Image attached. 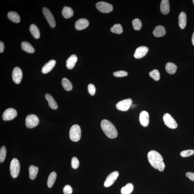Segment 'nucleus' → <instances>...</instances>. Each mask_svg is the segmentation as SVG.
<instances>
[{"instance_id":"nucleus-29","label":"nucleus","mask_w":194,"mask_h":194,"mask_svg":"<svg viewBox=\"0 0 194 194\" xmlns=\"http://www.w3.org/2000/svg\"><path fill=\"white\" fill-rule=\"evenodd\" d=\"M134 186L132 183H128L121 188L122 194H130L134 190Z\"/></svg>"},{"instance_id":"nucleus-35","label":"nucleus","mask_w":194,"mask_h":194,"mask_svg":"<svg viewBox=\"0 0 194 194\" xmlns=\"http://www.w3.org/2000/svg\"><path fill=\"white\" fill-rule=\"evenodd\" d=\"M194 150H184L180 153L181 156L183 157H187L193 155Z\"/></svg>"},{"instance_id":"nucleus-12","label":"nucleus","mask_w":194,"mask_h":194,"mask_svg":"<svg viewBox=\"0 0 194 194\" xmlns=\"http://www.w3.org/2000/svg\"><path fill=\"white\" fill-rule=\"evenodd\" d=\"M12 79L15 83L18 84L22 81V72L20 68L16 67L14 68L12 71Z\"/></svg>"},{"instance_id":"nucleus-9","label":"nucleus","mask_w":194,"mask_h":194,"mask_svg":"<svg viewBox=\"0 0 194 194\" xmlns=\"http://www.w3.org/2000/svg\"><path fill=\"white\" fill-rule=\"evenodd\" d=\"M17 111L13 108H8L3 113L2 119L5 121H8L13 119L17 116Z\"/></svg>"},{"instance_id":"nucleus-20","label":"nucleus","mask_w":194,"mask_h":194,"mask_svg":"<svg viewBox=\"0 0 194 194\" xmlns=\"http://www.w3.org/2000/svg\"><path fill=\"white\" fill-rule=\"evenodd\" d=\"M77 58L76 55H73L71 56L66 61V66L68 69H72L75 67L76 64Z\"/></svg>"},{"instance_id":"nucleus-18","label":"nucleus","mask_w":194,"mask_h":194,"mask_svg":"<svg viewBox=\"0 0 194 194\" xmlns=\"http://www.w3.org/2000/svg\"><path fill=\"white\" fill-rule=\"evenodd\" d=\"M160 10L164 15H167L170 11V4L168 0H162L161 3Z\"/></svg>"},{"instance_id":"nucleus-2","label":"nucleus","mask_w":194,"mask_h":194,"mask_svg":"<svg viewBox=\"0 0 194 194\" xmlns=\"http://www.w3.org/2000/svg\"><path fill=\"white\" fill-rule=\"evenodd\" d=\"M101 126L103 132L108 137L113 139L117 137L118 132L116 128L109 120H103L101 122Z\"/></svg>"},{"instance_id":"nucleus-40","label":"nucleus","mask_w":194,"mask_h":194,"mask_svg":"<svg viewBox=\"0 0 194 194\" xmlns=\"http://www.w3.org/2000/svg\"><path fill=\"white\" fill-rule=\"evenodd\" d=\"M186 176L189 178L190 179L194 181V173L191 172H188L186 173Z\"/></svg>"},{"instance_id":"nucleus-31","label":"nucleus","mask_w":194,"mask_h":194,"mask_svg":"<svg viewBox=\"0 0 194 194\" xmlns=\"http://www.w3.org/2000/svg\"><path fill=\"white\" fill-rule=\"evenodd\" d=\"M112 32L115 34H120L123 32V28L121 24H116L112 27L111 29Z\"/></svg>"},{"instance_id":"nucleus-15","label":"nucleus","mask_w":194,"mask_h":194,"mask_svg":"<svg viewBox=\"0 0 194 194\" xmlns=\"http://www.w3.org/2000/svg\"><path fill=\"white\" fill-rule=\"evenodd\" d=\"M89 21L85 18H81L77 21L75 24V27L78 30H81L88 27Z\"/></svg>"},{"instance_id":"nucleus-30","label":"nucleus","mask_w":194,"mask_h":194,"mask_svg":"<svg viewBox=\"0 0 194 194\" xmlns=\"http://www.w3.org/2000/svg\"><path fill=\"white\" fill-rule=\"evenodd\" d=\"M57 178V174L55 172H52L49 176L48 181H47V185L49 188H51L55 183Z\"/></svg>"},{"instance_id":"nucleus-3","label":"nucleus","mask_w":194,"mask_h":194,"mask_svg":"<svg viewBox=\"0 0 194 194\" xmlns=\"http://www.w3.org/2000/svg\"><path fill=\"white\" fill-rule=\"evenodd\" d=\"M81 131L79 125H73L69 131V137L72 141L74 142L79 141L81 139Z\"/></svg>"},{"instance_id":"nucleus-22","label":"nucleus","mask_w":194,"mask_h":194,"mask_svg":"<svg viewBox=\"0 0 194 194\" xmlns=\"http://www.w3.org/2000/svg\"><path fill=\"white\" fill-rule=\"evenodd\" d=\"M23 50L27 53H32L35 52V49L30 43L27 41H23L21 44Z\"/></svg>"},{"instance_id":"nucleus-43","label":"nucleus","mask_w":194,"mask_h":194,"mask_svg":"<svg viewBox=\"0 0 194 194\" xmlns=\"http://www.w3.org/2000/svg\"><path fill=\"white\" fill-rule=\"evenodd\" d=\"M192 2H193V4H194V0H193V1H192Z\"/></svg>"},{"instance_id":"nucleus-38","label":"nucleus","mask_w":194,"mask_h":194,"mask_svg":"<svg viewBox=\"0 0 194 194\" xmlns=\"http://www.w3.org/2000/svg\"><path fill=\"white\" fill-rule=\"evenodd\" d=\"M88 91L90 95L93 96L95 95L96 92V88L93 84H90L88 86Z\"/></svg>"},{"instance_id":"nucleus-13","label":"nucleus","mask_w":194,"mask_h":194,"mask_svg":"<svg viewBox=\"0 0 194 194\" xmlns=\"http://www.w3.org/2000/svg\"><path fill=\"white\" fill-rule=\"evenodd\" d=\"M148 51V49L147 47L140 46L136 49L134 54V57L138 59L142 58L146 55Z\"/></svg>"},{"instance_id":"nucleus-4","label":"nucleus","mask_w":194,"mask_h":194,"mask_svg":"<svg viewBox=\"0 0 194 194\" xmlns=\"http://www.w3.org/2000/svg\"><path fill=\"white\" fill-rule=\"evenodd\" d=\"M20 165L19 161L16 158H14L11 161L10 165V174L13 178H16L20 172Z\"/></svg>"},{"instance_id":"nucleus-19","label":"nucleus","mask_w":194,"mask_h":194,"mask_svg":"<svg viewBox=\"0 0 194 194\" xmlns=\"http://www.w3.org/2000/svg\"><path fill=\"white\" fill-rule=\"evenodd\" d=\"M45 98L48 101L49 107L53 109H57L58 108V105L55 99L52 96L49 94H46L45 95Z\"/></svg>"},{"instance_id":"nucleus-27","label":"nucleus","mask_w":194,"mask_h":194,"mask_svg":"<svg viewBox=\"0 0 194 194\" xmlns=\"http://www.w3.org/2000/svg\"><path fill=\"white\" fill-rule=\"evenodd\" d=\"M30 31L31 34L35 38L38 39L40 37V33L39 29L35 24H31L30 27Z\"/></svg>"},{"instance_id":"nucleus-6","label":"nucleus","mask_w":194,"mask_h":194,"mask_svg":"<svg viewBox=\"0 0 194 194\" xmlns=\"http://www.w3.org/2000/svg\"><path fill=\"white\" fill-rule=\"evenodd\" d=\"M133 101L132 99H127L119 101L116 104V108L119 111H127L132 105Z\"/></svg>"},{"instance_id":"nucleus-42","label":"nucleus","mask_w":194,"mask_h":194,"mask_svg":"<svg viewBox=\"0 0 194 194\" xmlns=\"http://www.w3.org/2000/svg\"><path fill=\"white\" fill-rule=\"evenodd\" d=\"M192 44H193V46H194V32L193 33V35H192Z\"/></svg>"},{"instance_id":"nucleus-26","label":"nucleus","mask_w":194,"mask_h":194,"mask_svg":"<svg viewBox=\"0 0 194 194\" xmlns=\"http://www.w3.org/2000/svg\"><path fill=\"white\" fill-rule=\"evenodd\" d=\"M38 169L34 165H30L29 167V177L31 180H34L37 175Z\"/></svg>"},{"instance_id":"nucleus-36","label":"nucleus","mask_w":194,"mask_h":194,"mask_svg":"<svg viewBox=\"0 0 194 194\" xmlns=\"http://www.w3.org/2000/svg\"><path fill=\"white\" fill-rule=\"evenodd\" d=\"M80 162L78 159L76 157H73L71 160L72 167L74 169H77L79 167Z\"/></svg>"},{"instance_id":"nucleus-1","label":"nucleus","mask_w":194,"mask_h":194,"mask_svg":"<svg viewBox=\"0 0 194 194\" xmlns=\"http://www.w3.org/2000/svg\"><path fill=\"white\" fill-rule=\"evenodd\" d=\"M148 162L153 167L162 172L165 167L163 158L161 155L155 150L148 152Z\"/></svg>"},{"instance_id":"nucleus-28","label":"nucleus","mask_w":194,"mask_h":194,"mask_svg":"<svg viewBox=\"0 0 194 194\" xmlns=\"http://www.w3.org/2000/svg\"><path fill=\"white\" fill-rule=\"evenodd\" d=\"M62 84L64 89L67 91H70L72 90L73 86L70 81L66 78H63L62 81Z\"/></svg>"},{"instance_id":"nucleus-24","label":"nucleus","mask_w":194,"mask_h":194,"mask_svg":"<svg viewBox=\"0 0 194 194\" xmlns=\"http://www.w3.org/2000/svg\"><path fill=\"white\" fill-rule=\"evenodd\" d=\"M62 14L64 18H69L73 15V11L72 9L67 6H65L63 8Z\"/></svg>"},{"instance_id":"nucleus-7","label":"nucleus","mask_w":194,"mask_h":194,"mask_svg":"<svg viewBox=\"0 0 194 194\" xmlns=\"http://www.w3.org/2000/svg\"><path fill=\"white\" fill-rule=\"evenodd\" d=\"M163 121L165 125L169 128L174 129L178 127V124L175 120L169 113H165L164 115Z\"/></svg>"},{"instance_id":"nucleus-37","label":"nucleus","mask_w":194,"mask_h":194,"mask_svg":"<svg viewBox=\"0 0 194 194\" xmlns=\"http://www.w3.org/2000/svg\"><path fill=\"white\" fill-rule=\"evenodd\" d=\"M113 75L115 77H122L126 76L128 75V73L124 71H119L114 72Z\"/></svg>"},{"instance_id":"nucleus-10","label":"nucleus","mask_w":194,"mask_h":194,"mask_svg":"<svg viewBox=\"0 0 194 194\" xmlns=\"http://www.w3.org/2000/svg\"><path fill=\"white\" fill-rule=\"evenodd\" d=\"M43 12L50 27L52 28L55 27L56 25L55 21L51 12L48 9L45 7L43 8Z\"/></svg>"},{"instance_id":"nucleus-11","label":"nucleus","mask_w":194,"mask_h":194,"mask_svg":"<svg viewBox=\"0 0 194 194\" xmlns=\"http://www.w3.org/2000/svg\"><path fill=\"white\" fill-rule=\"evenodd\" d=\"M119 175V173L117 171L112 172L106 178L104 183V186L106 187H108L111 186L117 179Z\"/></svg>"},{"instance_id":"nucleus-21","label":"nucleus","mask_w":194,"mask_h":194,"mask_svg":"<svg viewBox=\"0 0 194 194\" xmlns=\"http://www.w3.org/2000/svg\"><path fill=\"white\" fill-rule=\"evenodd\" d=\"M187 15L185 12H182L179 16V25L181 29H183L186 27L187 24Z\"/></svg>"},{"instance_id":"nucleus-41","label":"nucleus","mask_w":194,"mask_h":194,"mask_svg":"<svg viewBox=\"0 0 194 194\" xmlns=\"http://www.w3.org/2000/svg\"><path fill=\"white\" fill-rule=\"evenodd\" d=\"M4 43L2 41L0 42V53H2L4 51Z\"/></svg>"},{"instance_id":"nucleus-5","label":"nucleus","mask_w":194,"mask_h":194,"mask_svg":"<svg viewBox=\"0 0 194 194\" xmlns=\"http://www.w3.org/2000/svg\"><path fill=\"white\" fill-rule=\"evenodd\" d=\"M39 122V119L37 116L34 114H30L26 118L25 125L28 128H32L37 126Z\"/></svg>"},{"instance_id":"nucleus-14","label":"nucleus","mask_w":194,"mask_h":194,"mask_svg":"<svg viewBox=\"0 0 194 194\" xmlns=\"http://www.w3.org/2000/svg\"><path fill=\"white\" fill-rule=\"evenodd\" d=\"M139 122L142 125L147 127L149 123V115L147 111H143L140 114Z\"/></svg>"},{"instance_id":"nucleus-34","label":"nucleus","mask_w":194,"mask_h":194,"mask_svg":"<svg viewBox=\"0 0 194 194\" xmlns=\"http://www.w3.org/2000/svg\"><path fill=\"white\" fill-rule=\"evenodd\" d=\"M7 150L5 146L1 147L0 150V162H2L4 161L6 156Z\"/></svg>"},{"instance_id":"nucleus-17","label":"nucleus","mask_w":194,"mask_h":194,"mask_svg":"<svg viewBox=\"0 0 194 194\" xmlns=\"http://www.w3.org/2000/svg\"><path fill=\"white\" fill-rule=\"evenodd\" d=\"M166 31L165 28L163 26L159 25L155 28L153 32V34L157 38L161 37L166 34Z\"/></svg>"},{"instance_id":"nucleus-16","label":"nucleus","mask_w":194,"mask_h":194,"mask_svg":"<svg viewBox=\"0 0 194 194\" xmlns=\"http://www.w3.org/2000/svg\"><path fill=\"white\" fill-rule=\"evenodd\" d=\"M56 64L55 60H51L45 64L42 69V72L44 74H46L51 71Z\"/></svg>"},{"instance_id":"nucleus-39","label":"nucleus","mask_w":194,"mask_h":194,"mask_svg":"<svg viewBox=\"0 0 194 194\" xmlns=\"http://www.w3.org/2000/svg\"><path fill=\"white\" fill-rule=\"evenodd\" d=\"M63 192L64 194H71L72 193V188L69 185H66L63 189Z\"/></svg>"},{"instance_id":"nucleus-32","label":"nucleus","mask_w":194,"mask_h":194,"mask_svg":"<svg viewBox=\"0 0 194 194\" xmlns=\"http://www.w3.org/2000/svg\"><path fill=\"white\" fill-rule=\"evenodd\" d=\"M149 75L155 81H158L160 80V74L158 70L154 69L150 72Z\"/></svg>"},{"instance_id":"nucleus-23","label":"nucleus","mask_w":194,"mask_h":194,"mask_svg":"<svg viewBox=\"0 0 194 194\" xmlns=\"http://www.w3.org/2000/svg\"><path fill=\"white\" fill-rule=\"evenodd\" d=\"M7 16L10 20L14 22L18 23L20 21V15L16 12L13 11L9 12Z\"/></svg>"},{"instance_id":"nucleus-8","label":"nucleus","mask_w":194,"mask_h":194,"mask_svg":"<svg viewBox=\"0 0 194 194\" xmlns=\"http://www.w3.org/2000/svg\"><path fill=\"white\" fill-rule=\"evenodd\" d=\"M97 10L104 13H109L113 10V7L111 4L104 1H100L96 4Z\"/></svg>"},{"instance_id":"nucleus-33","label":"nucleus","mask_w":194,"mask_h":194,"mask_svg":"<svg viewBox=\"0 0 194 194\" xmlns=\"http://www.w3.org/2000/svg\"><path fill=\"white\" fill-rule=\"evenodd\" d=\"M132 25L135 30H139L141 29L142 27L141 21L139 19H135L132 21Z\"/></svg>"},{"instance_id":"nucleus-25","label":"nucleus","mask_w":194,"mask_h":194,"mask_svg":"<svg viewBox=\"0 0 194 194\" xmlns=\"http://www.w3.org/2000/svg\"><path fill=\"white\" fill-rule=\"evenodd\" d=\"M166 70L167 72L171 75L174 74L177 69V66L173 63H167L165 66Z\"/></svg>"}]
</instances>
